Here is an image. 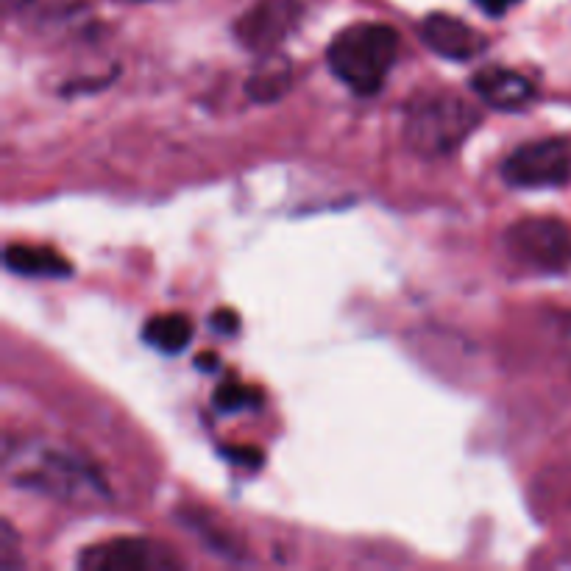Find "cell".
<instances>
[{"mask_svg": "<svg viewBox=\"0 0 571 571\" xmlns=\"http://www.w3.org/2000/svg\"><path fill=\"white\" fill-rule=\"evenodd\" d=\"M3 477L17 488L37 491L76 507H95L109 499L101 474L84 457L45 443H26L17 452L6 449Z\"/></svg>", "mask_w": 571, "mask_h": 571, "instance_id": "obj_1", "label": "cell"}, {"mask_svg": "<svg viewBox=\"0 0 571 571\" xmlns=\"http://www.w3.org/2000/svg\"><path fill=\"white\" fill-rule=\"evenodd\" d=\"M480 120V109L457 92H421L404 112V143L424 159H441L455 154Z\"/></svg>", "mask_w": 571, "mask_h": 571, "instance_id": "obj_2", "label": "cell"}, {"mask_svg": "<svg viewBox=\"0 0 571 571\" xmlns=\"http://www.w3.org/2000/svg\"><path fill=\"white\" fill-rule=\"evenodd\" d=\"M399 56V34L385 23H357L332 39L329 70L357 95H377Z\"/></svg>", "mask_w": 571, "mask_h": 571, "instance_id": "obj_3", "label": "cell"}, {"mask_svg": "<svg viewBox=\"0 0 571 571\" xmlns=\"http://www.w3.org/2000/svg\"><path fill=\"white\" fill-rule=\"evenodd\" d=\"M510 260L533 273H566L571 268V229L558 218H521L505 232Z\"/></svg>", "mask_w": 571, "mask_h": 571, "instance_id": "obj_4", "label": "cell"}, {"mask_svg": "<svg viewBox=\"0 0 571 571\" xmlns=\"http://www.w3.org/2000/svg\"><path fill=\"white\" fill-rule=\"evenodd\" d=\"M502 179L519 190H546L571 184V137L524 143L502 162Z\"/></svg>", "mask_w": 571, "mask_h": 571, "instance_id": "obj_5", "label": "cell"}, {"mask_svg": "<svg viewBox=\"0 0 571 571\" xmlns=\"http://www.w3.org/2000/svg\"><path fill=\"white\" fill-rule=\"evenodd\" d=\"M78 566L84 571H168L182 566V560L151 538H112L84 549Z\"/></svg>", "mask_w": 571, "mask_h": 571, "instance_id": "obj_6", "label": "cell"}, {"mask_svg": "<svg viewBox=\"0 0 571 571\" xmlns=\"http://www.w3.org/2000/svg\"><path fill=\"white\" fill-rule=\"evenodd\" d=\"M301 14V0H257L240 20L237 39L248 51L271 53L293 31Z\"/></svg>", "mask_w": 571, "mask_h": 571, "instance_id": "obj_7", "label": "cell"}, {"mask_svg": "<svg viewBox=\"0 0 571 571\" xmlns=\"http://www.w3.org/2000/svg\"><path fill=\"white\" fill-rule=\"evenodd\" d=\"M421 39L427 42L429 51H435L449 62H468L485 51V39L480 31H474L460 17L443 12L429 14L421 23Z\"/></svg>", "mask_w": 571, "mask_h": 571, "instance_id": "obj_8", "label": "cell"}, {"mask_svg": "<svg viewBox=\"0 0 571 571\" xmlns=\"http://www.w3.org/2000/svg\"><path fill=\"white\" fill-rule=\"evenodd\" d=\"M471 87L480 95L482 101L502 112H513V109H524L533 98V84L513 70L505 67H482L480 73H474Z\"/></svg>", "mask_w": 571, "mask_h": 571, "instance_id": "obj_9", "label": "cell"}, {"mask_svg": "<svg viewBox=\"0 0 571 571\" xmlns=\"http://www.w3.org/2000/svg\"><path fill=\"white\" fill-rule=\"evenodd\" d=\"M3 262L6 268L20 276H31V279H65L73 273V265L56 254L51 248L39 246H23V243H12L3 251Z\"/></svg>", "mask_w": 571, "mask_h": 571, "instance_id": "obj_10", "label": "cell"}, {"mask_svg": "<svg viewBox=\"0 0 571 571\" xmlns=\"http://www.w3.org/2000/svg\"><path fill=\"white\" fill-rule=\"evenodd\" d=\"M290 81H293V67L285 56L265 53L260 65L254 67V73L248 76L246 92L248 98H254L260 104H271L290 90Z\"/></svg>", "mask_w": 571, "mask_h": 571, "instance_id": "obj_11", "label": "cell"}, {"mask_svg": "<svg viewBox=\"0 0 571 571\" xmlns=\"http://www.w3.org/2000/svg\"><path fill=\"white\" fill-rule=\"evenodd\" d=\"M143 338L154 346V349L165 351V354H179L190 346L193 340V324L187 315L179 312H168V315H156L145 324Z\"/></svg>", "mask_w": 571, "mask_h": 571, "instance_id": "obj_12", "label": "cell"}, {"mask_svg": "<svg viewBox=\"0 0 571 571\" xmlns=\"http://www.w3.org/2000/svg\"><path fill=\"white\" fill-rule=\"evenodd\" d=\"M257 393L254 390H248L246 385H240V382H223L221 388L215 390V407L221 410V413H237V410H246L251 404H257Z\"/></svg>", "mask_w": 571, "mask_h": 571, "instance_id": "obj_13", "label": "cell"}, {"mask_svg": "<svg viewBox=\"0 0 571 571\" xmlns=\"http://www.w3.org/2000/svg\"><path fill=\"white\" fill-rule=\"evenodd\" d=\"M223 455L229 457L232 463L237 466H248V468H257L262 463V452L260 449H254V446H229V449H223Z\"/></svg>", "mask_w": 571, "mask_h": 571, "instance_id": "obj_14", "label": "cell"}, {"mask_svg": "<svg viewBox=\"0 0 571 571\" xmlns=\"http://www.w3.org/2000/svg\"><path fill=\"white\" fill-rule=\"evenodd\" d=\"M209 324L215 332H226V335H232L234 329L240 326V318H237V312L232 310H218L212 318H209Z\"/></svg>", "mask_w": 571, "mask_h": 571, "instance_id": "obj_15", "label": "cell"}, {"mask_svg": "<svg viewBox=\"0 0 571 571\" xmlns=\"http://www.w3.org/2000/svg\"><path fill=\"white\" fill-rule=\"evenodd\" d=\"M474 3H477L485 14H491V17H502V14L510 9V3H513V0H474Z\"/></svg>", "mask_w": 571, "mask_h": 571, "instance_id": "obj_16", "label": "cell"}, {"mask_svg": "<svg viewBox=\"0 0 571 571\" xmlns=\"http://www.w3.org/2000/svg\"><path fill=\"white\" fill-rule=\"evenodd\" d=\"M198 365H204V368H212V365H215V357H212V354H207V357H198Z\"/></svg>", "mask_w": 571, "mask_h": 571, "instance_id": "obj_17", "label": "cell"}, {"mask_svg": "<svg viewBox=\"0 0 571 571\" xmlns=\"http://www.w3.org/2000/svg\"><path fill=\"white\" fill-rule=\"evenodd\" d=\"M3 3H6V9H9V12H12L14 6H26L28 0H3Z\"/></svg>", "mask_w": 571, "mask_h": 571, "instance_id": "obj_18", "label": "cell"}]
</instances>
